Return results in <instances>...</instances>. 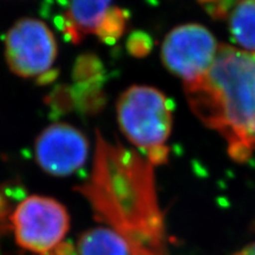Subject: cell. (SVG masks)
Segmentation results:
<instances>
[{
	"mask_svg": "<svg viewBox=\"0 0 255 255\" xmlns=\"http://www.w3.org/2000/svg\"><path fill=\"white\" fill-rule=\"evenodd\" d=\"M58 47L53 32L36 18H23L12 25L5 37V58L9 70L19 77L49 83Z\"/></svg>",
	"mask_w": 255,
	"mask_h": 255,
	"instance_id": "5b68a950",
	"label": "cell"
},
{
	"mask_svg": "<svg viewBox=\"0 0 255 255\" xmlns=\"http://www.w3.org/2000/svg\"><path fill=\"white\" fill-rule=\"evenodd\" d=\"M229 30L241 50L255 53V0H240L229 17Z\"/></svg>",
	"mask_w": 255,
	"mask_h": 255,
	"instance_id": "30bf717a",
	"label": "cell"
},
{
	"mask_svg": "<svg viewBox=\"0 0 255 255\" xmlns=\"http://www.w3.org/2000/svg\"><path fill=\"white\" fill-rule=\"evenodd\" d=\"M9 222L19 246L39 255H56L70 229L65 207L52 197L41 195L20 201Z\"/></svg>",
	"mask_w": 255,
	"mask_h": 255,
	"instance_id": "277c9868",
	"label": "cell"
},
{
	"mask_svg": "<svg viewBox=\"0 0 255 255\" xmlns=\"http://www.w3.org/2000/svg\"><path fill=\"white\" fill-rule=\"evenodd\" d=\"M219 44L208 28L200 24L175 27L162 44L164 66L183 84L196 82L206 75L218 55Z\"/></svg>",
	"mask_w": 255,
	"mask_h": 255,
	"instance_id": "8992f818",
	"label": "cell"
},
{
	"mask_svg": "<svg viewBox=\"0 0 255 255\" xmlns=\"http://www.w3.org/2000/svg\"><path fill=\"white\" fill-rule=\"evenodd\" d=\"M238 255H255V244H252L250 246L245 247Z\"/></svg>",
	"mask_w": 255,
	"mask_h": 255,
	"instance_id": "7c38bea8",
	"label": "cell"
},
{
	"mask_svg": "<svg viewBox=\"0 0 255 255\" xmlns=\"http://www.w3.org/2000/svg\"><path fill=\"white\" fill-rule=\"evenodd\" d=\"M117 120L130 143L152 165L168 161L165 145L173 127L170 101L163 92L146 85H132L117 101Z\"/></svg>",
	"mask_w": 255,
	"mask_h": 255,
	"instance_id": "3957f363",
	"label": "cell"
},
{
	"mask_svg": "<svg viewBox=\"0 0 255 255\" xmlns=\"http://www.w3.org/2000/svg\"><path fill=\"white\" fill-rule=\"evenodd\" d=\"M113 0H66L64 31L72 43H79L88 34L97 33L110 12Z\"/></svg>",
	"mask_w": 255,
	"mask_h": 255,
	"instance_id": "ba28073f",
	"label": "cell"
},
{
	"mask_svg": "<svg viewBox=\"0 0 255 255\" xmlns=\"http://www.w3.org/2000/svg\"><path fill=\"white\" fill-rule=\"evenodd\" d=\"M76 255H133V253L120 233L107 226H101L83 233L77 242Z\"/></svg>",
	"mask_w": 255,
	"mask_h": 255,
	"instance_id": "9c48e42d",
	"label": "cell"
},
{
	"mask_svg": "<svg viewBox=\"0 0 255 255\" xmlns=\"http://www.w3.org/2000/svg\"><path fill=\"white\" fill-rule=\"evenodd\" d=\"M126 20L127 18L122 9L111 8L96 34L103 41L113 43L122 36L124 26H126Z\"/></svg>",
	"mask_w": 255,
	"mask_h": 255,
	"instance_id": "8fae6325",
	"label": "cell"
},
{
	"mask_svg": "<svg viewBox=\"0 0 255 255\" xmlns=\"http://www.w3.org/2000/svg\"><path fill=\"white\" fill-rule=\"evenodd\" d=\"M154 165L141 154L97 132L91 175L78 186L95 218L120 233L133 255H163V222Z\"/></svg>",
	"mask_w": 255,
	"mask_h": 255,
	"instance_id": "6da1fadb",
	"label": "cell"
},
{
	"mask_svg": "<svg viewBox=\"0 0 255 255\" xmlns=\"http://www.w3.org/2000/svg\"><path fill=\"white\" fill-rule=\"evenodd\" d=\"M89 149L88 138L81 130L68 123H53L37 137L34 155L45 173L65 177L83 168Z\"/></svg>",
	"mask_w": 255,
	"mask_h": 255,
	"instance_id": "52a82bcc",
	"label": "cell"
},
{
	"mask_svg": "<svg viewBox=\"0 0 255 255\" xmlns=\"http://www.w3.org/2000/svg\"><path fill=\"white\" fill-rule=\"evenodd\" d=\"M184 91L201 122L227 142L231 157L247 161L255 150V53L220 46L208 72Z\"/></svg>",
	"mask_w": 255,
	"mask_h": 255,
	"instance_id": "7a4b0ae2",
	"label": "cell"
}]
</instances>
